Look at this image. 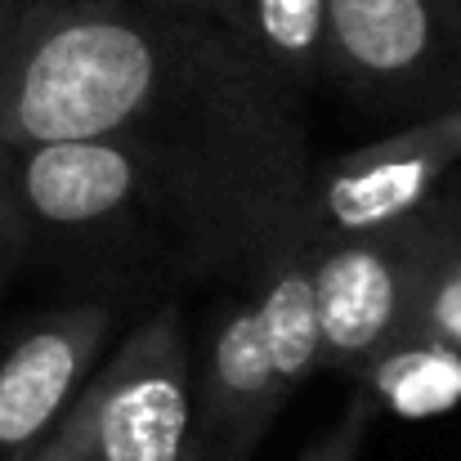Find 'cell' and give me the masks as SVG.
Returning <instances> with one entry per match:
<instances>
[{
    "label": "cell",
    "instance_id": "cell-16",
    "mask_svg": "<svg viewBox=\"0 0 461 461\" xmlns=\"http://www.w3.org/2000/svg\"><path fill=\"white\" fill-rule=\"evenodd\" d=\"M9 161H14V144L0 140V184H5V175H9Z\"/></svg>",
    "mask_w": 461,
    "mask_h": 461
},
{
    "label": "cell",
    "instance_id": "cell-12",
    "mask_svg": "<svg viewBox=\"0 0 461 461\" xmlns=\"http://www.w3.org/2000/svg\"><path fill=\"white\" fill-rule=\"evenodd\" d=\"M376 417H381V412L372 408V399L354 390L349 408L331 421V430L318 435L296 461H358L363 457V448H367V435H372Z\"/></svg>",
    "mask_w": 461,
    "mask_h": 461
},
{
    "label": "cell",
    "instance_id": "cell-5",
    "mask_svg": "<svg viewBox=\"0 0 461 461\" xmlns=\"http://www.w3.org/2000/svg\"><path fill=\"white\" fill-rule=\"evenodd\" d=\"M322 86L399 126L461 104V0H322Z\"/></svg>",
    "mask_w": 461,
    "mask_h": 461
},
{
    "label": "cell",
    "instance_id": "cell-1",
    "mask_svg": "<svg viewBox=\"0 0 461 461\" xmlns=\"http://www.w3.org/2000/svg\"><path fill=\"white\" fill-rule=\"evenodd\" d=\"M0 140H113L175 179L242 265L305 215V104L175 0H45L0 68Z\"/></svg>",
    "mask_w": 461,
    "mask_h": 461
},
{
    "label": "cell",
    "instance_id": "cell-8",
    "mask_svg": "<svg viewBox=\"0 0 461 461\" xmlns=\"http://www.w3.org/2000/svg\"><path fill=\"white\" fill-rule=\"evenodd\" d=\"M461 170V104L385 131L345 157L318 161L309 179V224L358 233L430 202Z\"/></svg>",
    "mask_w": 461,
    "mask_h": 461
},
{
    "label": "cell",
    "instance_id": "cell-4",
    "mask_svg": "<svg viewBox=\"0 0 461 461\" xmlns=\"http://www.w3.org/2000/svg\"><path fill=\"white\" fill-rule=\"evenodd\" d=\"M32 461H193V331L179 301L108 345Z\"/></svg>",
    "mask_w": 461,
    "mask_h": 461
},
{
    "label": "cell",
    "instance_id": "cell-3",
    "mask_svg": "<svg viewBox=\"0 0 461 461\" xmlns=\"http://www.w3.org/2000/svg\"><path fill=\"white\" fill-rule=\"evenodd\" d=\"M461 242V224L435 193L417 211L358 233H318L309 283L322 372H354L381 345L417 327L430 278Z\"/></svg>",
    "mask_w": 461,
    "mask_h": 461
},
{
    "label": "cell",
    "instance_id": "cell-11",
    "mask_svg": "<svg viewBox=\"0 0 461 461\" xmlns=\"http://www.w3.org/2000/svg\"><path fill=\"white\" fill-rule=\"evenodd\" d=\"M417 327L439 336V340H448L453 349H461V242L448 251L439 274L430 278L421 313H417Z\"/></svg>",
    "mask_w": 461,
    "mask_h": 461
},
{
    "label": "cell",
    "instance_id": "cell-15",
    "mask_svg": "<svg viewBox=\"0 0 461 461\" xmlns=\"http://www.w3.org/2000/svg\"><path fill=\"white\" fill-rule=\"evenodd\" d=\"M439 197L448 202V211H453V220H457V224H461V170H457V175H453V179H448V184H444V188H439Z\"/></svg>",
    "mask_w": 461,
    "mask_h": 461
},
{
    "label": "cell",
    "instance_id": "cell-9",
    "mask_svg": "<svg viewBox=\"0 0 461 461\" xmlns=\"http://www.w3.org/2000/svg\"><path fill=\"white\" fill-rule=\"evenodd\" d=\"M238 36L265 72L309 108L322 86V0H175Z\"/></svg>",
    "mask_w": 461,
    "mask_h": 461
},
{
    "label": "cell",
    "instance_id": "cell-2",
    "mask_svg": "<svg viewBox=\"0 0 461 461\" xmlns=\"http://www.w3.org/2000/svg\"><path fill=\"white\" fill-rule=\"evenodd\" d=\"M5 193L27 224V256H45L63 274L95 283L99 296L242 269V256L206 211L113 140L14 144Z\"/></svg>",
    "mask_w": 461,
    "mask_h": 461
},
{
    "label": "cell",
    "instance_id": "cell-10",
    "mask_svg": "<svg viewBox=\"0 0 461 461\" xmlns=\"http://www.w3.org/2000/svg\"><path fill=\"white\" fill-rule=\"evenodd\" d=\"M358 394L372 399L376 412L403 421H430L461 408V349L412 327L381 345L363 367L349 372Z\"/></svg>",
    "mask_w": 461,
    "mask_h": 461
},
{
    "label": "cell",
    "instance_id": "cell-6",
    "mask_svg": "<svg viewBox=\"0 0 461 461\" xmlns=\"http://www.w3.org/2000/svg\"><path fill=\"white\" fill-rule=\"evenodd\" d=\"M224 278L193 336V461H251L292 399L274 372L247 278L238 269Z\"/></svg>",
    "mask_w": 461,
    "mask_h": 461
},
{
    "label": "cell",
    "instance_id": "cell-7",
    "mask_svg": "<svg viewBox=\"0 0 461 461\" xmlns=\"http://www.w3.org/2000/svg\"><path fill=\"white\" fill-rule=\"evenodd\" d=\"M117 327V296L41 309L0 345V461H32L59 430Z\"/></svg>",
    "mask_w": 461,
    "mask_h": 461
},
{
    "label": "cell",
    "instance_id": "cell-14",
    "mask_svg": "<svg viewBox=\"0 0 461 461\" xmlns=\"http://www.w3.org/2000/svg\"><path fill=\"white\" fill-rule=\"evenodd\" d=\"M41 5H45V0H0V68H5V59H9L14 41L23 36L27 18H32Z\"/></svg>",
    "mask_w": 461,
    "mask_h": 461
},
{
    "label": "cell",
    "instance_id": "cell-13",
    "mask_svg": "<svg viewBox=\"0 0 461 461\" xmlns=\"http://www.w3.org/2000/svg\"><path fill=\"white\" fill-rule=\"evenodd\" d=\"M32 247H27V224H23V215H18V206H14V197L5 193V184H0V292L9 287V278L32 260L27 256Z\"/></svg>",
    "mask_w": 461,
    "mask_h": 461
}]
</instances>
